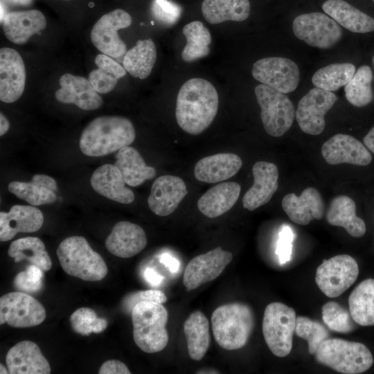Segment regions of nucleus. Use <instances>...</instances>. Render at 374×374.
<instances>
[{"instance_id":"c9c22d12","label":"nucleus","mask_w":374,"mask_h":374,"mask_svg":"<svg viewBox=\"0 0 374 374\" xmlns=\"http://www.w3.org/2000/svg\"><path fill=\"white\" fill-rule=\"evenodd\" d=\"M349 311L356 323L374 326V279L368 278L358 284L348 299Z\"/></svg>"},{"instance_id":"e433bc0d","label":"nucleus","mask_w":374,"mask_h":374,"mask_svg":"<svg viewBox=\"0 0 374 374\" xmlns=\"http://www.w3.org/2000/svg\"><path fill=\"white\" fill-rule=\"evenodd\" d=\"M8 254L15 262L26 260L44 271L50 270L52 267L44 242L37 237L29 236L13 241L9 246Z\"/></svg>"},{"instance_id":"58836bf2","label":"nucleus","mask_w":374,"mask_h":374,"mask_svg":"<svg viewBox=\"0 0 374 374\" xmlns=\"http://www.w3.org/2000/svg\"><path fill=\"white\" fill-rule=\"evenodd\" d=\"M186 44L181 52L184 61L190 62L209 54L211 35L208 29L199 21L185 25L182 29Z\"/></svg>"},{"instance_id":"de8ad7c7","label":"nucleus","mask_w":374,"mask_h":374,"mask_svg":"<svg viewBox=\"0 0 374 374\" xmlns=\"http://www.w3.org/2000/svg\"><path fill=\"white\" fill-rule=\"evenodd\" d=\"M294 238L295 234L292 228L287 224L283 225L278 233L276 249L280 264L283 265L290 260Z\"/></svg>"},{"instance_id":"13d9d810","label":"nucleus","mask_w":374,"mask_h":374,"mask_svg":"<svg viewBox=\"0 0 374 374\" xmlns=\"http://www.w3.org/2000/svg\"><path fill=\"white\" fill-rule=\"evenodd\" d=\"M373 65H374V56L373 57Z\"/></svg>"},{"instance_id":"b1692460","label":"nucleus","mask_w":374,"mask_h":374,"mask_svg":"<svg viewBox=\"0 0 374 374\" xmlns=\"http://www.w3.org/2000/svg\"><path fill=\"white\" fill-rule=\"evenodd\" d=\"M43 223V214L37 208L32 205H14L9 212H0V240L8 241L17 233L35 232Z\"/></svg>"},{"instance_id":"5fc2aeb1","label":"nucleus","mask_w":374,"mask_h":374,"mask_svg":"<svg viewBox=\"0 0 374 374\" xmlns=\"http://www.w3.org/2000/svg\"><path fill=\"white\" fill-rule=\"evenodd\" d=\"M10 123L6 117L2 114H0V136L5 134L9 130Z\"/></svg>"},{"instance_id":"f257e3e1","label":"nucleus","mask_w":374,"mask_h":374,"mask_svg":"<svg viewBox=\"0 0 374 374\" xmlns=\"http://www.w3.org/2000/svg\"><path fill=\"white\" fill-rule=\"evenodd\" d=\"M219 97L214 86L203 78H192L180 88L177 97L175 117L179 126L190 134L206 130L218 110Z\"/></svg>"},{"instance_id":"7c9ffc66","label":"nucleus","mask_w":374,"mask_h":374,"mask_svg":"<svg viewBox=\"0 0 374 374\" xmlns=\"http://www.w3.org/2000/svg\"><path fill=\"white\" fill-rule=\"evenodd\" d=\"M326 220L332 226L344 228L354 238H360L366 233L365 222L357 216L355 203L348 196L339 195L331 201Z\"/></svg>"},{"instance_id":"864d4df0","label":"nucleus","mask_w":374,"mask_h":374,"mask_svg":"<svg viewBox=\"0 0 374 374\" xmlns=\"http://www.w3.org/2000/svg\"><path fill=\"white\" fill-rule=\"evenodd\" d=\"M364 143L366 147L374 153V127L364 136Z\"/></svg>"},{"instance_id":"f03ea898","label":"nucleus","mask_w":374,"mask_h":374,"mask_svg":"<svg viewBox=\"0 0 374 374\" xmlns=\"http://www.w3.org/2000/svg\"><path fill=\"white\" fill-rule=\"evenodd\" d=\"M136 137L132 123L118 116H102L92 120L81 133L79 146L89 157H102L130 145Z\"/></svg>"},{"instance_id":"72a5a7b5","label":"nucleus","mask_w":374,"mask_h":374,"mask_svg":"<svg viewBox=\"0 0 374 374\" xmlns=\"http://www.w3.org/2000/svg\"><path fill=\"white\" fill-rule=\"evenodd\" d=\"M202 12L205 19L212 24L242 21L249 16L250 3L249 0H204Z\"/></svg>"},{"instance_id":"bb28decb","label":"nucleus","mask_w":374,"mask_h":374,"mask_svg":"<svg viewBox=\"0 0 374 374\" xmlns=\"http://www.w3.org/2000/svg\"><path fill=\"white\" fill-rule=\"evenodd\" d=\"M242 166V159L233 153H219L201 159L195 166V178L214 184L234 176Z\"/></svg>"},{"instance_id":"20e7f679","label":"nucleus","mask_w":374,"mask_h":374,"mask_svg":"<svg viewBox=\"0 0 374 374\" xmlns=\"http://www.w3.org/2000/svg\"><path fill=\"white\" fill-rule=\"evenodd\" d=\"M131 317L134 340L141 350L155 353L166 348L169 339L166 328L168 314L161 303L139 302L132 309Z\"/></svg>"},{"instance_id":"dca6fc26","label":"nucleus","mask_w":374,"mask_h":374,"mask_svg":"<svg viewBox=\"0 0 374 374\" xmlns=\"http://www.w3.org/2000/svg\"><path fill=\"white\" fill-rule=\"evenodd\" d=\"M26 69L20 54L15 49H0V100L6 103L17 101L24 93Z\"/></svg>"},{"instance_id":"ddd939ff","label":"nucleus","mask_w":374,"mask_h":374,"mask_svg":"<svg viewBox=\"0 0 374 374\" xmlns=\"http://www.w3.org/2000/svg\"><path fill=\"white\" fill-rule=\"evenodd\" d=\"M253 77L283 93L294 91L299 82L300 71L292 60L280 57H265L252 66Z\"/></svg>"},{"instance_id":"4468645a","label":"nucleus","mask_w":374,"mask_h":374,"mask_svg":"<svg viewBox=\"0 0 374 374\" xmlns=\"http://www.w3.org/2000/svg\"><path fill=\"white\" fill-rule=\"evenodd\" d=\"M337 96L332 91L314 87L299 102L295 116L301 130L310 135H318L324 130V116L332 107Z\"/></svg>"},{"instance_id":"cd10ccee","label":"nucleus","mask_w":374,"mask_h":374,"mask_svg":"<svg viewBox=\"0 0 374 374\" xmlns=\"http://www.w3.org/2000/svg\"><path fill=\"white\" fill-rule=\"evenodd\" d=\"M8 189L32 206L52 204L57 199V183L53 178L46 175H35L28 182L12 181L8 184Z\"/></svg>"},{"instance_id":"ea45409f","label":"nucleus","mask_w":374,"mask_h":374,"mask_svg":"<svg viewBox=\"0 0 374 374\" xmlns=\"http://www.w3.org/2000/svg\"><path fill=\"white\" fill-rule=\"evenodd\" d=\"M355 73V66L351 63H335L317 70L312 78L315 87L335 91L345 86Z\"/></svg>"},{"instance_id":"f704fd0d","label":"nucleus","mask_w":374,"mask_h":374,"mask_svg":"<svg viewBox=\"0 0 374 374\" xmlns=\"http://www.w3.org/2000/svg\"><path fill=\"white\" fill-rule=\"evenodd\" d=\"M156 60L154 42L151 39H140L125 53L123 64L126 71L132 76L145 79L151 73Z\"/></svg>"},{"instance_id":"a878e982","label":"nucleus","mask_w":374,"mask_h":374,"mask_svg":"<svg viewBox=\"0 0 374 374\" xmlns=\"http://www.w3.org/2000/svg\"><path fill=\"white\" fill-rule=\"evenodd\" d=\"M90 183L97 193L114 202L129 204L135 199L134 193L125 186L123 177L114 164L99 166L93 172Z\"/></svg>"},{"instance_id":"09e8293b","label":"nucleus","mask_w":374,"mask_h":374,"mask_svg":"<svg viewBox=\"0 0 374 374\" xmlns=\"http://www.w3.org/2000/svg\"><path fill=\"white\" fill-rule=\"evenodd\" d=\"M43 283H37L31 280L26 271L18 273L14 278L13 285L19 291L26 292H36L42 287Z\"/></svg>"},{"instance_id":"c756f323","label":"nucleus","mask_w":374,"mask_h":374,"mask_svg":"<svg viewBox=\"0 0 374 374\" xmlns=\"http://www.w3.org/2000/svg\"><path fill=\"white\" fill-rule=\"evenodd\" d=\"M323 11L347 30L357 33L374 31V19L344 0H327Z\"/></svg>"},{"instance_id":"aec40b11","label":"nucleus","mask_w":374,"mask_h":374,"mask_svg":"<svg viewBox=\"0 0 374 374\" xmlns=\"http://www.w3.org/2000/svg\"><path fill=\"white\" fill-rule=\"evenodd\" d=\"M253 184L242 198L244 208L254 211L270 201L278 189L277 166L267 161H258L252 168Z\"/></svg>"},{"instance_id":"39448f33","label":"nucleus","mask_w":374,"mask_h":374,"mask_svg":"<svg viewBox=\"0 0 374 374\" xmlns=\"http://www.w3.org/2000/svg\"><path fill=\"white\" fill-rule=\"evenodd\" d=\"M56 253L62 269L71 276L86 281H99L107 274L105 260L82 236L65 238Z\"/></svg>"},{"instance_id":"9d476101","label":"nucleus","mask_w":374,"mask_h":374,"mask_svg":"<svg viewBox=\"0 0 374 374\" xmlns=\"http://www.w3.org/2000/svg\"><path fill=\"white\" fill-rule=\"evenodd\" d=\"M295 36L310 46L326 49L334 46L342 37L338 23L322 12L297 16L292 23Z\"/></svg>"},{"instance_id":"c85d7f7f","label":"nucleus","mask_w":374,"mask_h":374,"mask_svg":"<svg viewBox=\"0 0 374 374\" xmlns=\"http://www.w3.org/2000/svg\"><path fill=\"white\" fill-rule=\"evenodd\" d=\"M241 190L234 181L220 183L208 189L197 202L199 211L209 218H215L229 211L238 201Z\"/></svg>"},{"instance_id":"603ef678","label":"nucleus","mask_w":374,"mask_h":374,"mask_svg":"<svg viewBox=\"0 0 374 374\" xmlns=\"http://www.w3.org/2000/svg\"><path fill=\"white\" fill-rule=\"evenodd\" d=\"M144 277L145 280L152 285L157 286L159 285L163 278L156 271L152 268H146L144 271Z\"/></svg>"},{"instance_id":"4c0bfd02","label":"nucleus","mask_w":374,"mask_h":374,"mask_svg":"<svg viewBox=\"0 0 374 374\" xmlns=\"http://www.w3.org/2000/svg\"><path fill=\"white\" fill-rule=\"evenodd\" d=\"M95 64L97 69L89 74V80L99 93L111 92L118 80L126 75V70L109 55L101 53L96 55Z\"/></svg>"},{"instance_id":"c03bdc74","label":"nucleus","mask_w":374,"mask_h":374,"mask_svg":"<svg viewBox=\"0 0 374 374\" xmlns=\"http://www.w3.org/2000/svg\"><path fill=\"white\" fill-rule=\"evenodd\" d=\"M70 324L76 333L87 336L92 332L98 334L103 332L107 326V321L98 318L93 309L80 308L71 314Z\"/></svg>"},{"instance_id":"49530a36","label":"nucleus","mask_w":374,"mask_h":374,"mask_svg":"<svg viewBox=\"0 0 374 374\" xmlns=\"http://www.w3.org/2000/svg\"><path fill=\"white\" fill-rule=\"evenodd\" d=\"M143 301L163 304L167 301V297L163 292L158 290L137 291L125 296L123 299L122 305L125 311L132 312L134 307Z\"/></svg>"},{"instance_id":"7ed1b4c3","label":"nucleus","mask_w":374,"mask_h":374,"mask_svg":"<svg viewBox=\"0 0 374 374\" xmlns=\"http://www.w3.org/2000/svg\"><path fill=\"white\" fill-rule=\"evenodd\" d=\"M212 330L217 344L228 350L244 347L253 330L251 308L242 303H231L217 308L211 315Z\"/></svg>"},{"instance_id":"4be33fe9","label":"nucleus","mask_w":374,"mask_h":374,"mask_svg":"<svg viewBox=\"0 0 374 374\" xmlns=\"http://www.w3.org/2000/svg\"><path fill=\"white\" fill-rule=\"evenodd\" d=\"M6 360L10 374H49L51 371L40 348L31 341H21L10 348Z\"/></svg>"},{"instance_id":"a18cd8bd","label":"nucleus","mask_w":374,"mask_h":374,"mask_svg":"<svg viewBox=\"0 0 374 374\" xmlns=\"http://www.w3.org/2000/svg\"><path fill=\"white\" fill-rule=\"evenodd\" d=\"M153 16L161 24L174 25L179 19L181 7L169 0H153L151 7Z\"/></svg>"},{"instance_id":"473e14b6","label":"nucleus","mask_w":374,"mask_h":374,"mask_svg":"<svg viewBox=\"0 0 374 374\" xmlns=\"http://www.w3.org/2000/svg\"><path fill=\"white\" fill-rule=\"evenodd\" d=\"M184 332L190 357L193 360H201L210 345L208 319L201 311L193 312L184 323Z\"/></svg>"},{"instance_id":"8fccbe9b","label":"nucleus","mask_w":374,"mask_h":374,"mask_svg":"<svg viewBox=\"0 0 374 374\" xmlns=\"http://www.w3.org/2000/svg\"><path fill=\"white\" fill-rule=\"evenodd\" d=\"M99 374H130V371L122 362L111 359L105 362L100 366Z\"/></svg>"},{"instance_id":"412c9836","label":"nucleus","mask_w":374,"mask_h":374,"mask_svg":"<svg viewBox=\"0 0 374 374\" xmlns=\"http://www.w3.org/2000/svg\"><path fill=\"white\" fill-rule=\"evenodd\" d=\"M146 244L147 237L142 227L128 221L117 222L105 240L107 249L123 258L138 254Z\"/></svg>"},{"instance_id":"1a4fd4ad","label":"nucleus","mask_w":374,"mask_h":374,"mask_svg":"<svg viewBox=\"0 0 374 374\" xmlns=\"http://www.w3.org/2000/svg\"><path fill=\"white\" fill-rule=\"evenodd\" d=\"M358 275L356 260L349 255L341 254L325 260L317 269L315 280L326 296L335 298L346 291Z\"/></svg>"},{"instance_id":"2f4dec72","label":"nucleus","mask_w":374,"mask_h":374,"mask_svg":"<svg viewBox=\"0 0 374 374\" xmlns=\"http://www.w3.org/2000/svg\"><path fill=\"white\" fill-rule=\"evenodd\" d=\"M115 157L114 165L121 171L125 184L130 186H138L157 174L156 170L147 166L139 152L130 145L118 150Z\"/></svg>"},{"instance_id":"bf43d9fd","label":"nucleus","mask_w":374,"mask_h":374,"mask_svg":"<svg viewBox=\"0 0 374 374\" xmlns=\"http://www.w3.org/2000/svg\"><path fill=\"white\" fill-rule=\"evenodd\" d=\"M64 1H70V0H64Z\"/></svg>"},{"instance_id":"052dcab7","label":"nucleus","mask_w":374,"mask_h":374,"mask_svg":"<svg viewBox=\"0 0 374 374\" xmlns=\"http://www.w3.org/2000/svg\"><path fill=\"white\" fill-rule=\"evenodd\" d=\"M374 1V0H373Z\"/></svg>"},{"instance_id":"3c124183","label":"nucleus","mask_w":374,"mask_h":374,"mask_svg":"<svg viewBox=\"0 0 374 374\" xmlns=\"http://www.w3.org/2000/svg\"><path fill=\"white\" fill-rule=\"evenodd\" d=\"M159 262L167 267L172 272H177L179 270V262L168 253L161 254L159 256Z\"/></svg>"},{"instance_id":"9b49d317","label":"nucleus","mask_w":374,"mask_h":374,"mask_svg":"<svg viewBox=\"0 0 374 374\" xmlns=\"http://www.w3.org/2000/svg\"><path fill=\"white\" fill-rule=\"evenodd\" d=\"M46 316L44 306L35 298L21 292L6 294L0 298V323L14 328L41 324Z\"/></svg>"},{"instance_id":"f3484780","label":"nucleus","mask_w":374,"mask_h":374,"mask_svg":"<svg viewBox=\"0 0 374 374\" xmlns=\"http://www.w3.org/2000/svg\"><path fill=\"white\" fill-rule=\"evenodd\" d=\"M321 154L330 165L346 163L364 166L372 161L371 153L362 143L344 134H335L326 141L321 147Z\"/></svg>"},{"instance_id":"79ce46f5","label":"nucleus","mask_w":374,"mask_h":374,"mask_svg":"<svg viewBox=\"0 0 374 374\" xmlns=\"http://www.w3.org/2000/svg\"><path fill=\"white\" fill-rule=\"evenodd\" d=\"M322 319L332 330L340 333H348L356 327L350 311L335 301L325 303L321 308Z\"/></svg>"},{"instance_id":"a211bd4d","label":"nucleus","mask_w":374,"mask_h":374,"mask_svg":"<svg viewBox=\"0 0 374 374\" xmlns=\"http://www.w3.org/2000/svg\"><path fill=\"white\" fill-rule=\"evenodd\" d=\"M60 88L55 93L57 101L73 104L83 110H95L103 103L102 97L84 77L64 73L59 79Z\"/></svg>"},{"instance_id":"f8f14e48","label":"nucleus","mask_w":374,"mask_h":374,"mask_svg":"<svg viewBox=\"0 0 374 374\" xmlns=\"http://www.w3.org/2000/svg\"><path fill=\"white\" fill-rule=\"evenodd\" d=\"M130 15L123 9H115L103 15L93 25L90 34L92 44L103 54L119 57L125 54L127 46L118 31L132 24Z\"/></svg>"},{"instance_id":"4d7b16f0","label":"nucleus","mask_w":374,"mask_h":374,"mask_svg":"<svg viewBox=\"0 0 374 374\" xmlns=\"http://www.w3.org/2000/svg\"><path fill=\"white\" fill-rule=\"evenodd\" d=\"M0 373L1 374L9 373L8 369H6L3 365L0 364Z\"/></svg>"},{"instance_id":"6ab92c4d","label":"nucleus","mask_w":374,"mask_h":374,"mask_svg":"<svg viewBox=\"0 0 374 374\" xmlns=\"http://www.w3.org/2000/svg\"><path fill=\"white\" fill-rule=\"evenodd\" d=\"M187 193L186 186L180 177L162 175L153 182L148 204L156 215L167 216L176 210Z\"/></svg>"},{"instance_id":"6e6d98bb","label":"nucleus","mask_w":374,"mask_h":374,"mask_svg":"<svg viewBox=\"0 0 374 374\" xmlns=\"http://www.w3.org/2000/svg\"><path fill=\"white\" fill-rule=\"evenodd\" d=\"M8 4L15 5V6H28L30 5L33 0H1Z\"/></svg>"},{"instance_id":"423d86ee","label":"nucleus","mask_w":374,"mask_h":374,"mask_svg":"<svg viewBox=\"0 0 374 374\" xmlns=\"http://www.w3.org/2000/svg\"><path fill=\"white\" fill-rule=\"evenodd\" d=\"M314 355L319 363L344 374L362 373L373 364V355L364 344L341 339L328 338Z\"/></svg>"},{"instance_id":"a19ab883","label":"nucleus","mask_w":374,"mask_h":374,"mask_svg":"<svg viewBox=\"0 0 374 374\" xmlns=\"http://www.w3.org/2000/svg\"><path fill=\"white\" fill-rule=\"evenodd\" d=\"M373 78V73L370 66H361L351 80L344 86L347 100L358 107L368 105L373 98L371 87Z\"/></svg>"},{"instance_id":"6e6552de","label":"nucleus","mask_w":374,"mask_h":374,"mask_svg":"<svg viewBox=\"0 0 374 374\" xmlns=\"http://www.w3.org/2000/svg\"><path fill=\"white\" fill-rule=\"evenodd\" d=\"M255 94L266 132L274 137L283 136L294 121L296 112L292 102L284 93L264 84L256 87Z\"/></svg>"},{"instance_id":"37998d69","label":"nucleus","mask_w":374,"mask_h":374,"mask_svg":"<svg viewBox=\"0 0 374 374\" xmlns=\"http://www.w3.org/2000/svg\"><path fill=\"white\" fill-rule=\"evenodd\" d=\"M295 333L308 341V351L311 355H314L320 345L330 336L322 324L301 316L296 319Z\"/></svg>"},{"instance_id":"2eb2a0df","label":"nucleus","mask_w":374,"mask_h":374,"mask_svg":"<svg viewBox=\"0 0 374 374\" xmlns=\"http://www.w3.org/2000/svg\"><path fill=\"white\" fill-rule=\"evenodd\" d=\"M231 252L220 247L194 257L187 265L183 283L188 291L217 278L232 260Z\"/></svg>"},{"instance_id":"0eeeda50","label":"nucleus","mask_w":374,"mask_h":374,"mask_svg":"<svg viewBox=\"0 0 374 374\" xmlns=\"http://www.w3.org/2000/svg\"><path fill=\"white\" fill-rule=\"evenodd\" d=\"M296 319L295 310L284 303L274 302L265 308L262 334L268 348L274 355L284 357L290 353Z\"/></svg>"},{"instance_id":"393cba45","label":"nucleus","mask_w":374,"mask_h":374,"mask_svg":"<svg viewBox=\"0 0 374 374\" xmlns=\"http://www.w3.org/2000/svg\"><path fill=\"white\" fill-rule=\"evenodd\" d=\"M2 26L8 40L16 44H24L33 35L46 28V20L37 10L13 11L3 16Z\"/></svg>"},{"instance_id":"5701e85b","label":"nucleus","mask_w":374,"mask_h":374,"mask_svg":"<svg viewBox=\"0 0 374 374\" xmlns=\"http://www.w3.org/2000/svg\"><path fill=\"white\" fill-rule=\"evenodd\" d=\"M281 204L289 218L299 225H307L314 219H321L325 211L319 192L312 187L303 190L300 196L287 194Z\"/></svg>"}]
</instances>
